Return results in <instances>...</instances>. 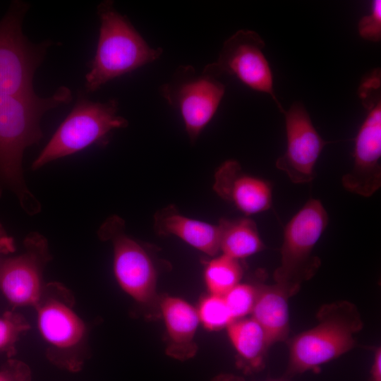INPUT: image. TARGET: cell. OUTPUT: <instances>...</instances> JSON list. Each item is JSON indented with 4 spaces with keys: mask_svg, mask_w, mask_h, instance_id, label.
Listing matches in <instances>:
<instances>
[{
    "mask_svg": "<svg viewBox=\"0 0 381 381\" xmlns=\"http://www.w3.org/2000/svg\"><path fill=\"white\" fill-rule=\"evenodd\" d=\"M71 90L59 87L50 97L30 94H0V197L4 189L11 190L30 215L41 210V205L30 191L23 176V157L26 148L43 138L40 121L51 109L71 102Z\"/></svg>",
    "mask_w": 381,
    "mask_h": 381,
    "instance_id": "obj_1",
    "label": "cell"
},
{
    "mask_svg": "<svg viewBox=\"0 0 381 381\" xmlns=\"http://www.w3.org/2000/svg\"><path fill=\"white\" fill-rule=\"evenodd\" d=\"M100 20L95 55L85 75V87L94 92L107 82L157 60L162 49L150 47L112 1L97 6Z\"/></svg>",
    "mask_w": 381,
    "mask_h": 381,
    "instance_id": "obj_2",
    "label": "cell"
},
{
    "mask_svg": "<svg viewBox=\"0 0 381 381\" xmlns=\"http://www.w3.org/2000/svg\"><path fill=\"white\" fill-rule=\"evenodd\" d=\"M316 318L314 327L290 340L286 376L316 370L349 351L356 345L355 334L363 326L356 306L347 301L322 306Z\"/></svg>",
    "mask_w": 381,
    "mask_h": 381,
    "instance_id": "obj_3",
    "label": "cell"
},
{
    "mask_svg": "<svg viewBox=\"0 0 381 381\" xmlns=\"http://www.w3.org/2000/svg\"><path fill=\"white\" fill-rule=\"evenodd\" d=\"M118 110L116 99L92 102L79 92L71 111L34 160L32 169L104 143L112 131L127 127L128 121L117 114Z\"/></svg>",
    "mask_w": 381,
    "mask_h": 381,
    "instance_id": "obj_4",
    "label": "cell"
},
{
    "mask_svg": "<svg viewBox=\"0 0 381 381\" xmlns=\"http://www.w3.org/2000/svg\"><path fill=\"white\" fill-rule=\"evenodd\" d=\"M328 224L322 202L310 199L286 225L281 248V262L274 272L275 283L292 296L320 265L313 249Z\"/></svg>",
    "mask_w": 381,
    "mask_h": 381,
    "instance_id": "obj_5",
    "label": "cell"
},
{
    "mask_svg": "<svg viewBox=\"0 0 381 381\" xmlns=\"http://www.w3.org/2000/svg\"><path fill=\"white\" fill-rule=\"evenodd\" d=\"M30 4L13 1L0 20V94L19 95L34 92L33 78L48 48L45 40L35 44L23 35L22 24Z\"/></svg>",
    "mask_w": 381,
    "mask_h": 381,
    "instance_id": "obj_6",
    "label": "cell"
},
{
    "mask_svg": "<svg viewBox=\"0 0 381 381\" xmlns=\"http://www.w3.org/2000/svg\"><path fill=\"white\" fill-rule=\"evenodd\" d=\"M66 291L59 285L58 294H48L44 287L35 308L40 334L54 349L49 353L50 360L61 368L75 372L81 368L83 360L75 349L83 341L86 327L73 310Z\"/></svg>",
    "mask_w": 381,
    "mask_h": 381,
    "instance_id": "obj_7",
    "label": "cell"
},
{
    "mask_svg": "<svg viewBox=\"0 0 381 381\" xmlns=\"http://www.w3.org/2000/svg\"><path fill=\"white\" fill-rule=\"evenodd\" d=\"M358 94L368 113L355 139L353 167L343 176L341 183L347 190L370 197L381 186L380 85L364 84Z\"/></svg>",
    "mask_w": 381,
    "mask_h": 381,
    "instance_id": "obj_8",
    "label": "cell"
},
{
    "mask_svg": "<svg viewBox=\"0 0 381 381\" xmlns=\"http://www.w3.org/2000/svg\"><path fill=\"white\" fill-rule=\"evenodd\" d=\"M160 92L180 111L186 131L194 143L217 111L225 86L217 78L198 75L191 66H181L172 79L161 86Z\"/></svg>",
    "mask_w": 381,
    "mask_h": 381,
    "instance_id": "obj_9",
    "label": "cell"
},
{
    "mask_svg": "<svg viewBox=\"0 0 381 381\" xmlns=\"http://www.w3.org/2000/svg\"><path fill=\"white\" fill-rule=\"evenodd\" d=\"M98 236L112 243L114 273L122 290L140 303L152 302L156 294L155 265L145 250L126 234L123 219L115 214L107 218Z\"/></svg>",
    "mask_w": 381,
    "mask_h": 381,
    "instance_id": "obj_10",
    "label": "cell"
},
{
    "mask_svg": "<svg viewBox=\"0 0 381 381\" xmlns=\"http://www.w3.org/2000/svg\"><path fill=\"white\" fill-rule=\"evenodd\" d=\"M265 46L257 32L238 30L224 42L218 59L206 65L202 73L214 78L224 74L236 76L250 88L268 94L284 114L274 92L271 68L262 52Z\"/></svg>",
    "mask_w": 381,
    "mask_h": 381,
    "instance_id": "obj_11",
    "label": "cell"
},
{
    "mask_svg": "<svg viewBox=\"0 0 381 381\" xmlns=\"http://www.w3.org/2000/svg\"><path fill=\"white\" fill-rule=\"evenodd\" d=\"M25 251L0 262V291L13 307L34 306L44 290L43 271L51 259L45 237L32 232L24 241Z\"/></svg>",
    "mask_w": 381,
    "mask_h": 381,
    "instance_id": "obj_12",
    "label": "cell"
},
{
    "mask_svg": "<svg viewBox=\"0 0 381 381\" xmlns=\"http://www.w3.org/2000/svg\"><path fill=\"white\" fill-rule=\"evenodd\" d=\"M285 116L286 148L276 167L296 184L310 182L315 176L317 160L328 142L315 128L303 104L294 102Z\"/></svg>",
    "mask_w": 381,
    "mask_h": 381,
    "instance_id": "obj_13",
    "label": "cell"
},
{
    "mask_svg": "<svg viewBox=\"0 0 381 381\" xmlns=\"http://www.w3.org/2000/svg\"><path fill=\"white\" fill-rule=\"evenodd\" d=\"M213 189L246 216L266 211L272 206L270 183L246 174L234 159L225 161L217 169Z\"/></svg>",
    "mask_w": 381,
    "mask_h": 381,
    "instance_id": "obj_14",
    "label": "cell"
},
{
    "mask_svg": "<svg viewBox=\"0 0 381 381\" xmlns=\"http://www.w3.org/2000/svg\"><path fill=\"white\" fill-rule=\"evenodd\" d=\"M154 227L161 236H176L198 250L214 256L220 251L218 225L193 219L169 205L154 216Z\"/></svg>",
    "mask_w": 381,
    "mask_h": 381,
    "instance_id": "obj_15",
    "label": "cell"
},
{
    "mask_svg": "<svg viewBox=\"0 0 381 381\" xmlns=\"http://www.w3.org/2000/svg\"><path fill=\"white\" fill-rule=\"evenodd\" d=\"M160 310L171 343L169 353L180 359L191 357L200 323L196 308L181 298L167 296L160 303Z\"/></svg>",
    "mask_w": 381,
    "mask_h": 381,
    "instance_id": "obj_16",
    "label": "cell"
},
{
    "mask_svg": "<svg viewBox=\"0 0 381 381\" xmlns=\"http://www.w3.org/2000/svg\"><path fill=\"white\" fill-rule=\"evenodd\" d=\"M288 291L282 285L258 286V296L251 317L266 332L272 344L287 339L289 332Z\"/></svg>",
    "mask_w": 381,
    "mask_h": 381,
    "instance_id": "obj_17",
    "label": "cell"
},
{
    "mask_svg": "<svg viewBox=\"0 0 381 381\" xmlns=\"http://www.w3.org/2000/svg\"><path fill=\"white\" fill-rule=\"evenodd\" d=\"M229 340L247 370L263 367L271 344L260 324L252 317L234 320L226 327Z\"/></svg>",
    "mask_w": 381,
    "mask_h": 381,
    "instance_id": "obj_18",
    "label": "cell"
},
{
    "mask_svg": "<svg viewBox=\"0 0 381 381\" xmlns=\"http://www.w3.org/2000/svg\"><path fill=\"white\" fill-rule=\"evenodd\" d=\"M219 250L222 254L238 260L254 255L265 248L256 224L250 218L221 219Z\"/></svg>",
    "mask_w": 381,
    "mask_h": 381,
    "instance_id": "obj_19",
    "label": "cell"
},
{
    "mask_svg": "<svg viewBox=\"0 0 381 381\" xmlns=\"http://www.w3.org/2000/svg\"><path fill=\"white\" fill-rule=\"evenodd\" d=\"M242 276L239 260L224 254L208 262L204 271L209 294L221 296L240 283Z\"/></svg>",
    "mask_w": 381,
    "mask_h": 381,
    "instance_id": "obj_20",
    "label": "cell"
},
{
    "mask_svg": "<svg viewBox=\"0 0 381 381\" xmlns=\"http://www.w3.org/2000/svg\"><path fill=\"white\" fill-rule=\"evenodd\" d=\"M200 322L210 331L226 328L233 318L223 296L209 294L196 308Z\"/></svg>",
    "mask_w": 381,
    "mask_h": 381,
    "instance_id": "obj_21",
    "label": "cell"
},
{
    "mask_svg": "<svg viewBox=\"0 0 381 381\" xmlns=\"http://www.w3.org/2000/svg\"><path fill=\"white\" fill-rule=\"evenodd\" d=\"M30 326L20 314L7 311L0 316V353L11 358L16 353V345L20 337Z\"/></svg>",
    "mask_w": 381,
    "mask_h": 381,
    "instance_id": "obj_22",
    "label": "cell"
},
{
    "mask_svg": "<svg viewBox=\"0 0 381 381\" xmlns=\"http://www.w3.org/2000/svg\"><path fill=\"white\" fill-rule=\"evenodd\" d=\"M258 294V286L238 283L223 296L234 320L251 314Z\"/></svg>",
    "mask_w": 381,
    "mask_h": 381,
    "instance_id": "obj_23",
    "label": "cell"
},
{
    "mask_svg": "<svg viewBox=\"0 0 381 381\" xmlns=\"http://www.w3.org/2000/svg\"><path fill=\"white\" fill-rule=\"evenodd\" d=\"M360 36L368 41L377 42L381 39V1L372 2L370 13L363 16L358 23Z\"/></svg>",
    "mask_w": 381,
    "mask_h": 381,
    "instance_id": "obj_24",
    "label": "cell"
},
{
    "mask_svg": "<svg viewBox=\"0 0 381 381\" xmlns=\"http://www.w3.org/2000/svg\"><path fill=\"white\" fill-rule=\"evenodd\" d=\"M32 372L24 362L9 358L0 368V381H31Z\"/></svg>",
    "mask_w": 381,
    "mask_h": 381,
    "instance_id": "obj_25",
    "label": "cell"
},
{
    "mask_svg": "<svg viewBox=\"0 0 381 381\" xmlns=\"http://www.w3.org/2000/svg\"><path fill=\"white\" fill-rule=\"evenodd\" d=\"M370 381H381V349L377 347L374 353L373 362L370 372Z\"/></svg>",
    "mask_w": 381,
    "mask_h": 381,
    "instance_id": "obj_26",
    "label": "cell"
},
{
    "mask_svg": "<svg viewBox=\"0 0 381 381\" xmlns=\"http://www.w3.org/2000/svg\"><path fill=\"white\" fill-rule=\"evenodd\" d=\"M15 250L13 239L5 231L0 223V253H12Z\"/></svg>",
    "mask_w": 381,
    "mask_h": 381,
    "instance_id": "obj_27",
    "label": "cell"
},
{
    "mask_svg": "<svg viewBox=\"0 0 381 381\" xmlns=\"http://www.w3.org/2000/svg\"><path fill=\"white\" fill-rule=\"evenodd\" d=\"M214 381H243L242 378L232 375H223L215 379ZM267 381H285V380H267Z\"/></svg>",
    "mask_w": 381,
    "mask_h": 381,
    "instance_id": "obj_28",
    "label": "cell"
}]
</instances>
